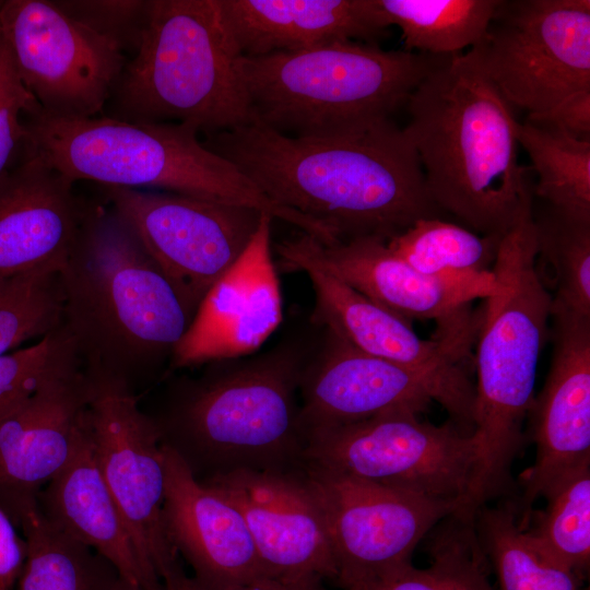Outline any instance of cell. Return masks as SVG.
I'll return each mask as SVG.
<instances>
[{
    "mask_svg": "<svg viewBox=\"0 0 590 590\" xmlns=\"http://www.w3.org/2000/svg\"><path fill=\"white\" fill-rule=\"evenodd\" d=\"M19 528L26 558L15 590H115L120 582L110 562L60 531L38 508Z\"/></svg>",
    "mask_w": 590,
    "mask_h": 590,
    "instance_id": "obj_26",
    "label": "cell"
},
{
    "mask_svg": "<svg viewBox=\"0 0 590 590\" xmlns=\"http://www.w3.org/2000/svg\"><path fill=\"white\" fill-rule=\"evenodd\" d=\"M90 392L76 368L46 381L0 421V507L17 528L83 439Z\"/></svg>",
    "mask_w": 590,
    "mask_h": 590,
    "instance_id": "obj_19",
    "label": "cell"
},
{
    "mask_svg": "<svg viewBox=\"0 0 590 590\" xmlns=\"http://www.w3.org/2000/svg\"><path fill=\"white\" fill-rule=\"evenodd\" d=\"M164 590H198L191 577L187 576L180 560L166 569L162 577Z\"/></svg>",
    "mask_w": 590,
    "mask_h": 590,
    "instance_id": "obj_41",
    "label": "cell"
},
{
    "mask_svg": "<svg viewBox=\"0 0 590 590\" xmlns=\"http://www.w3.org/2000/svg\"><path fill=\"white\" fill-rule=\"evenodd\" d=\"M199 482L239 510L267 576L335 582L337 565L326 521L304 467L239 470Z\"/></svg>",
    "mask_w": 590,
    "mask_h": 590,
    "instance_id": "obj_17",
    "label": "cell"
},
{
    "mask_svg": "<svg viewBox=\"0 0 590 590\" xmlns=\"http://www.w3.org/2000/svg\"><path fill=\"white\" fill-rule=\"evenodd\" d=\"M272 221L262 215L241 256L206 293L176 347L169 373L253 354L280 326L283 309L271 250Z\"/></svg>",
    "mask_w": 590,
    "mask_h": 590,
    "instance_id": "obj_20",
    "label": "cell"
},
{
    "mask_svg": "<svg viewBox=\"0 0 590 590\" xmlns=\"http://www.w3.org/2000/svg\"><path fill=\"white\" fill-rule=\"evenodd\" d=\"M38 109L0 35V178L16 163L23 151L26 141L25 115Z\"/></svg>",
    "mask_w": 590,
    "mask_h": 590,
    "instance_id": "obj_36",
    "label": "cell"
},
{
    "mask_svg": "<svg viewBox=\"0 0 590 590\" xmlns=\"http://www.w3.org/2000/svg\"><path fill=\"white\" fill-rule=\"evenodd\" d=\"M500 238L439 217H424L387 246L418 272L438 276L492 270Z\"/></svg>",
    "mask_w": 590,
    "mask_h": 590,
    "instance_id": "obj_33",
    "label": "cell"
},
{
    "mask_svg": "<svg viewBox=\"0 0 590 590\" xmlns=\"http://www.w3.org/2000/svg\"><path fill=\"white\" fill-rule=\"evenodd\" d=\"M448 520L432 543L429 566L400 565L359 586L361 590H494L474 521L456 516Z\"/></svg>",
    "mask_w": 590,
    "mask_h": 590,
    "instance_id": "obj_32",
    "label": "cell"
},
{
    "mask_svg": "<svg viewBox=\"0 0 590 590\" xmlns=\"http://www.w3.org/2000/svg\"><path fill=\"white\" fill-rule=\"evenodd\" d=\"M418 415L389 411L310 432L304 465L456 500L460 509L475 463L472 433Z\"/></svg>",
    "mask_w": 590,
    "mask_h": 590,
    "instance_id": "obj_10",
    "label": "cell"
},
{
    "mask_svg": "<svg viewBox=\"0 0 590 590\" xmlns=\"http://www.w3.org/2000/svg\"><path fill=\"white\" fill-rule=\"evenodd\" d=\"M205 146L334 241H388L440 213L411 141L391 119L326 138L290 137L249 122L209 134Z\"/></svg>",
    "mask_w": 590,
    "mask_h": 590,
    "instance_id": "obj_1",
    "label": "cell"
},
{
    "mask_svg": "<svg viewBox=\"0 0 590 590\" xmlns=\"http://www.w3.org/2000/svg\"><path fill=\"white\" fill-rule=\"evenodd\" d=\"M442 56L335 42L241 56L251 121L296 138H326L391 119Z\"/></svg>",
    "mask_w": 590,
    "mask_h": 590,
    "instance_id": "obj_7",
    "label": "cell"
},
{
    "mask_svg": "<svg viewBox=\"0 0 590 590\" xmlns=\"http://www.w3.org/2000/svg\"><path fill=\"white\" fill-rule=\"evenodd\" d=\"M405 106L433 203L477 234L503 236L533 202L512 108L469 52L440 57Z\"/></svg>",
    "mask_w": 590,
    "mask_h": 590,
    "instance_id": "obj_4",
    "label": "cell"
},
{
    "mask_svg": "<svg viewBox=\"0 0 590 590\" xmlns=\"http://www.w3.org/2000/svg\"><path fill=\"white\" fill-rule=\"evenodd\" d=\"M0 507V590H13L26 558V542Z\"/></svg>",
    "mask_w": 590,
    "mask_h": 590,
    "instance_id": "obj_39",
    "label": "cell"
},
{
    "mask_svg": "<svg viewBox=\"0 0 590 590\" xmlns=\"http://www.w3.org/2000/svg\"><path fill=\"white\" fill-rule=\"evenodd\" d=\"M535 224V269L552 297V312L590 317V221L548 206Z\"/></svg>",
    "mask_w": 590,
    "mask_h": 590,
    "instance_id": "obj_29",
    "label": "cell"
},
{
    "mask_svg": "<svg viewBox=\"0 0 590 590\" xmlns=\"http://www.w3.org/2000/svg\"><path fill=\"white\" fill-rule=\"evenodd\" d=\"M304 473L321 508L344 590L411 562L417 544L455 516L456 500L428 497L310 465Z\"/></svg>",
    "mask_w": 590,
    "mask_h": 590,
    "instance_id": "obj_12",
    "label": "cell"
},
{
    "mask_svg": "<svg viewBox=\"0 0 590 590\" xmlns=\"http://www.w3.org/2000/svg\"><path fill=\"white\" fill-rule=\"evenodd\" d=\"M37 508L60 531L110 562L123 580L146 590L130 532L97 464L88 426L69 462L40 491Z\"/></svg>",
    "mask_w": 590,
    "mask_h": 590,
    "instance_id": "obj_25",
    "label": "cell"
},
{
    "mask_svg": "<svg viewBox=\"0 0 590 590\" xmlns=\"http://www.w3.org/2000/svg\"><path fill=\"white\" fill-rule=\"evenodd\" d=\"M105 197L197 311L241 256L266 214L163 191L105 187Z\"/></svg>",
    "mask_w": 590,
    "mask_h": 590,
    "instance_id": "obj_13",
    "label": "cell"
},
{
    "mask_svg": "<svg viewBox=\"0 0 590 590\" xmlns=\"http://www.w3.org/2000/svg\"><path fill=\"white\" fill-rule=\"evenodd\" d=\"M59 280L60 324L90 381L140 399L169 374L197 309L110 205L87 204Z\"/></svg>",
    "mask_w": 590,
    "mask_h": 590,
    "instance_id": "obj_2",
    "label": "cell"
},
{
    "mask_svg": "<svg viewBox=\"0 0 590 590\" xmlns=\"http://www.w3.org/2000/svg\"><path fill=\"white\" fill-rule=\"evenodd\" d=\"M533 202L502 236L492 267L500 288L484 300L476 323L472 438L475 463L462 500L474 517L511 492L536 370L550 338L552 297L535 269Z\"/></svg>",
    "mask_w": 590,
    "mask_h": 590,
    "instance_id": "obj_5",
    "label": "cell"
},
{
    "mask_svg": "<svg viewBox=\"0 0 590 590\" xmlns=\"http://www.w3.org/2000/svg\"><path fill=\"white\" fill-rule=\"evenodd\" d=\"M474 530L499 590H579L583 579L534 548L519 528L511 504L482 507L475 514Z\"/></svg>",
    "mask_w": 590,
    "mask_h": 590,
    "instance_id": "obj_30",
    "label": "cell"
},
{
    "mask_svg": "<svg viewBox=\"0 0 590 590\" xmlns=\"http://www.w3.org/2000/svg\"><path fill=\"white\" fill-rule=\"evenodd\" d=\"M544 510L524 530L551 563L585 579L590 562V461L556 479L544 491Z\"/></svg>",
    "mask_w": 590,
    "mask_h": 590,
    "instance_id": "obj_28",
    "label": "cell"
},
{
    "mask_svg": "<svg viewBox=\"0 0 590 590\" xmlns=\"http://www.w3.org/2000/svg\"><path fill=\"white\" fill-rule=\"evenodd\" d=\"M526 121L578 140L590 141V90L576 92Z\"/></svg>",
    "mask_w": 590,
    "mask_h": 590,
    "instance_id": "obj_38",
    "label": "cell"
},
{
    "mask_svg": "<svg viewBox=\"0 0 590 590\" xmlns=\"http://www.w3.org/2000/svg\"><path fill=\"white\" fill-rule=\"evenodd\" d=\"M468 52L511 108L544 113L590 90V1L499 0Z\"/></svg>",
    "mask_w": 590,
    "mask_h": 590,
    "instance_id": "obj_9",
    "label": "cell"
},
{
    "mask_svg": "<svg viewBox=\"0 0 590 590\" xmlns=\"http://www.w3.org/2000/svg\"><path fill=\"white\" fill-rule=\"evenodd\" d=\"M24 126L25 143L74 182L245 205L308 235H322L319 225L275 204L235 164L202 144L189 125L109 116L59 118L38 109L25 115Z\"/></svg>",
    "mask_w": 590,
    "mask_h": 590,
    "instance_id": "obj_6",
    "label": "cell"
},
{
    "mask_svg": "<svg viewBox=\"0 0 590 590\" xmlns=\"http://www.w3.org/2000/svg\"><path fill=\"white\" fill-rule=\"evenodd\" d=\"M317 328L299 384L307 437L317 429L389 411L421 414L433 401L448 412L458 427L472 432L473 394L429 374L364 353L332 331Z\"/></svg>",
    "mask_w": 590,
    "mask_h": 590,
    "instance_id": "obj_15",
    "label": "cell"
},
{
    "mask_svg": "<svg viewBox=\"0 0 590 590\" xmlns=\"http://www.w3.org/2000/svg\"><path fill=\"white\" fill-rule=\"evenodd\" d=\"M0 35L40 111L97 117L126 66L122 47L46 0L0 1Z\"/></svg>",
    "mask_w": 590,
    "mask_h": 590,
    "instance_id": "obj_11",
    "label": "cell"
},
{
    "mask_svg": "<svg viewBox=\"0 0 590 590\" xmlns=\"http://www.w3.org/2000/svg\"><path fill=\"white\" fill-rule=\"evenodd\" d=\"M317 332L310 322L263 352L205 363L197 376L167 375L155 411H144L161 444L198 481L303 468L299 384Z\"/></svg>",
    "mask_w": 590,
    "mask_h": 590,
    "instance_id": "obj_3",
    "label": "cell"
},
{
    "mask_svg": "<svg viewBox=\"0 0 590 590\" xmlns=\"http://www.w3.org/2000/svg\"><path fill=\"white\" fill-rule=\"evenodd\" d=\"M73 185L24 144L0 178V278L62 268L87 210Z\"/></svg>",
    "mask_w": 590,
    "mask_h": 590,
    "instance_id": "obj_22",
    "label": "cell"
},
{
    "mask_svg": "<svg viewBox=\"0 0 590 590\" xmlns=\"http://www.w3.org/2000/svg\"><path fill=\"white\" fill-rule=\"evenodd\" d=\"M163 446L168 541L193 571L199 590H228L267 576L239 510L201 484L179 456Z\"/></svg>",
    "mask_w": 590,
    "mask_h": 590,
    "instance_id": "obj_23",
    "label": "cell"
},
{
    "mask_svg": "<svg viewBox=\"0 0 590 590\" xmlns=\"http://www.w3.org/2000/svg\"><path fill=\"white\" fill-rule=\"evenodd\" d=\"M240 57L221 0H150L110 117L186 123L208 135L247 125Z\"/></svg>",
    "mask_w": 590,
    "mask_h": 590,
    "instance_id": "obj_8",
    "label": "cell"
},
{
    "mask_svg": "<svg viewBox=\"0 0 590 590\" xmlns=\"http://www.w3.org/2000/svg\"><path fill=\"white\" fill-rule=\"evenodd\" d=\"M221 7L240 55L249 57L376 44L388 30L371 0H221Z\"/></svg>",
    "mask_w": 590,
    "mask_h": 590,
    "instance_id": "obj_24",
    "label": "cell"
},
{
    "mask_svg": "<svg viewBox=\"0 0 590 590\" xmlns=\"http://www.w3.org/2000/svg\"><path fill=\"white\" fill-rule=\"evenodd\" d=\"M61 312L59 271L0 278V356L49 333L60 324Z\"/></svg>",
    "mask_w": 590,
    "mask_h": 590,
    "instance_id": "obj_34",
    "label": "cell"
},
{
    "mask_svg": "<svg viewBox=\"0 0 590 590\" xmlns=\"http://www.w3.org/2000/svg\"><path fill=\"white\" fill-rule=\"evenodd\" d=\"M518 144L538 175L535 193L550 208L590 221V141L517 121Z\"/></svg>",
    "mask_w": 590,
    "mask_h": 590,
    "instance_id": "obj_31",
    "label": "cell"
},
{
    "mask_svg": "<svg viewBox=\"0 0 590 590\" xmlns=\"http://www.w3.org/2000/svg\"><path fill=\"white\" fill-rule=\"evenodd\" d=\"M57 4L74 19L116 40L135 47L145 22L149 1H63Z\"/></svg>",
    "mask_w": 590,
    "mask_h": 590,
    "instance_id": "obj_37",
    "label": "cell"
},
{
    "mask_svg": "<svg viewBox=\"0 0 590 590\" xmlns=\"http://www.w3.org/2000/svg\"><path fill=\"white\" fill-rule=\"evenodd\" d=\"M551 323L548 374L528 414L535 460L520 475L521 494L511 505L521 530L548 485L590 461V317L552 312Z\"/></svg>",
    "mask_w": 590,
    "mask_h": 590,
    "instance_id": "obj_18",
    "label": "cell"
},
{
    "mask_svg": "<svg viewBox=\"0 0 590 590\" xmlns=\"http://www.w3.org/2000/svg\"><path fill=\"white\" fill-rule=\"evenodd\" d=\"M196 586V585H194ZM198 589V588H197ZM199 590V589H198ZM228 590H329L322 580H283L269 576H262Z\"/></svg>",
    "mask_w": 590,
    "mask_h": 590,
    "instance_id": "obj_40",
    "label": "cell"
},
{
    "mask_svg": "<svg viewBox=\"0 0 590 590\" xmlns=\"http://www.w3.org/2000/svg\"><path fill=\"white\" fill-rule=\"evenodd\" d=\"M76 368L61 324L34 344L0 356V421L46 381Z\"/></svg>",
    "mask_w": 590,
    "mask_h": 590,
    "instance_id": "obj_35",
    "label": "cell"
},
{
    "mask_svg": "<svg viewBox=\"0 0 590 590\" xmlns=\"http://www.w3.org/2000/svg\"><path fill=\"white\" fill-rule=\"evenodd\" d=\"M115 590H144V589L138 585L130 583L121 578L120 582L118 583Z\"/></svg>",
    "mask_w": 590,
    "mask_h": 590,
    "instance_id": "obj_42",
    "label": "cell"
},
{
    "mask_svg": "<svg viewBox=\"0 0 590 590\" xmlns=\"http://www.w3.org/2000/svg\"><path fill=\"white\" fill-rule=\"evenodd\" d=\"M350 590H361L359 587H354V588H351Z\"/></svg>",
    "mask_w": 590,
    "mask_h": 590,
    "instance_id": "obj_43",
    "label": "cell"
},
{
    "mask_svg": "<svg viewBox=\"0 0 590 590\" xmlns=\"http://www.w3.org/2000/svg\"><path fill=\"white\" fill-rule=\"evenodd\" d=\"M318 245L327 267L353 288L408 320H434L437 332L472 326L476 315L469 311V304L500 288L493 270L438 276L421 273L377 238L328 245L318 240Z\"/></svg>",
    "mask_w": 590,
    "mask_h": 590,
    "instance_id": "obj_21",
    "label": "cell"
},
{
    "mask_svg": "<svg viewBox=\"0 0 590 590\" xmlns=\"http://www.w3.org/2000/svg\"><path fill=\"white\" fill-rule=\"evenodd\" d=\"M90 385L87 418L97 464L130 532L146 590H164L163 574L180 556L164 529L166 473L158 433L138 397L116 385Z\"/></svg>",
    "mask_w": 590,
    "mask_h": 590,
    "instance_id": "obj_14",
    "label": "cell"
},
{
    "mask_svg": "<svg viewBox=\"0 0 590 590\" xmlns=\"http://www.w3.org/2000/svg\"><path fill=\"white\" fill-rule=\"evenodd\" d=\"M280 267L304 272L315 292L309 321L326 328L355 349L435 376L474 396V385L462 369L475 330L418 337L408 320L369 299L324 263L318 239L300 232L275 246Z\"/></svg>",
    "mask_w": 590,
    "mask_h": 590,
    "instance_id": "obj_16",
    "label": "cell"
},
{
    "mask_svg": "<svg viewBox=\"0 0 590 590\" xmlns=\"http://www.w3.org/2000/svg\"><path fill=\"white\" fill-rule=\"evenodd\" d=\"M386 27L400 28L404 49L460 54L484 36L499 0H371Z\"/></svg>",
    "mask_w": 590,
    "mask_h": 590,
    "instance_id": "obj_27",
    "label": "cell"
}]
</instances>
